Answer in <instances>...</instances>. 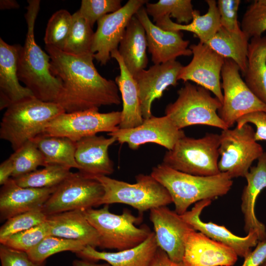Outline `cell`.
I'll return each instance as SVG.
<instances>
[{"label": "cell", "instance_id": "52a82bcc", "mask_svg": "<svg viewBox=\"0 0 266 266\" xmlns=\"http://www.w3.org/2000/svg\"><path fill=\"white\" fill-rule=\"evenodd\" d=\"M89 223L100 236V247L122 251L133 248L143 242L152 232L146 225L140 228L135 225L140 217L124 209L122 214L111 213L109 205L100 209L93 208L84 211Z\"/></svg>", "mask_w": 266, "mask_h": 266}, {"label": "cell", "instance_id": "7a4b0ae2", "mask_svg": "<svg viewBox=\"0 0 266 266\" xmlns=\"http://www.w3.org/2000/svg\"><path fill=\"white\" fill-rule=\"evenodd\" d=\"M25 17L27 33L23 46L20 48L17 64L19 81L34 97L47 102H57L62 89V82L50 71V57L36 43L34 33L39 0H29Z\"/></svg>", "mask_w": 266, "mask_h": 266}, {"label": "cell", "instance_id": "b9f144b4", "mask_svg": "<svg viewBox=\"0 0 266 266\" xmlns=\"http://www.w3.org/2000/svg\"><path fill=\"white\" fill-rule=\"evenodd\" d=\"M122 7L120 0H82L78 10L93 28L101 18Z\"/></svg>", "mask_w": 266, "mask_h": 266}, {"label": "cell", "instance_id": "ee69618b", "mask_svg": "<svg viewBox=\"0 0 266 266\" xmlns=\"http://www.w3.org/2000/svg\"><path fill=\"white\" fill-rule=\"evenodd\" d=\"M1 266H45V262L32 260L26 252L16 250L0 244Z\"/></svg>", "mask_w": 266, "mask_h": 266}, {"label": "cell", "instance_id": "f907efd6", "mask_svg": "<svg viewBox=\"0 0 266 266\" xmlns=\"http://www.w3.org/2000/svg\"><path fill=\"white\" fill-rule=\"evenodd\" d=\"M18 2L15 0H0V10L16 9L19 7Z\"/></svg>", "mask_w": 266, "mask_h": 266}, {"label": "cell", "instance_id": "cb8c5ba5", "mask_svg": "<svg viewBox=\"0 0 266 266\" xmlns=\"http://www.w3.org/2000/svg\"><path fill=\"white\" fill-rule=\"evenodd\" d=\"M247 184L241 195V210L244 218V230L248 234L255 231L259 241L266 240L265 225L257 219L255 211L258 196L266 188V152L258 159L256 166H251L245 175Z\"/></svg>", "mask_w": 266, "mask_h": 266}, {"label": "cell", "instance_id": "484cf974", "mask_svg": "<svg viewBox=\"0 0 266 266\" xmlns=\"http://www.w3.org/2000/svg\"><path fill=\"white\" fill-rule=\"evenodd\" d=\"M158 247L155 233L152 232L146 240L133 248L106 252L97 251L95 248L87 245L76 254L84 259L104 261L111 266H150Z\"/></svg>", "mask_w": 266, "mask_h": 266}, {"label": "cell", "instance_id": "4dcf8cb0", "mask_svg": "<svg viewBox=\"0 0 266 266\" xmlns=\"http://www.w3.org/2000/svg\"><path fill=\"white\" fill-rule=\"evenodd\" d=\"M249 39L241 29L231 32L221 26L213 37L205 44L224 58L234 61L243 75L247 67Z\"/></svg>", "mask_w": 266, "mask_h": 266}, {"label": "cell", "instance_id": "5bb4252c", "mask_svg": "<svg viewBox=\"0 0 266 266\" xmlns=\"http://www.w3.org/2000/svg\"><path fill=\"white\" fill-rule=\"evenodd\" d=\"M193 58L181 69L178 80L194 82L212 93L222 103L223 95L220 81L225 58L207 44L199 42L189 46Z\"/></svg>", "mask_w": 266, "mask_h": 266}, {"label": "cell", "instance_id": "f5cc1de1", "mask_svg": "<svg viewBox=\"0 0 266 266\" xmlns=\"http://www.w3.org/2000/svg\"><path fill=\"white\" fill-rule=\"evenodd\" d=\"M261 266H266V260L263 263Z\"/></svg>", "mask_w": 266, "mask_h": 266}, {"label": "cell", "instance_id": "2e32d148", "mask_svg": "<svg viewBox=\"0 0 266 266\" xmlns=\"http://www.w3.org/2000/svg\"><path fill=\"white\" fill-rule=\"evenodd\" d=\"M150 212V220L154 226L159 247L166 252L172 261L182 262L185 236L194 229L181 215L166 206L152 208Z\"/></svg>", "mask_w": 266, "mask_h": 266}, {"label": "cell", "instance_id": "5b68a950", "mask_svg": "<svg viewBox=\"0 0 266 266\" xmlns=\"http://www.w3.org/2000/svg\"><path fill=\"white\" fill-rule=\"evenodd\" d=\"M102 185L104 195L99 205L124 203L140 213L172 202L167 190L151 175L139 174L136 182L131 184L106 175L93 177Z\"/></svg>", "mask_w": 266, "mask_h": 266}, {"label": "cell", "instance_id": "d6a6232c", "mask_svg": "<svg viewBox=\"0 0 266 266\" xmlns=\"http://www.w3.org/2000/svg\"><path fill=\"white\" fill-rule=\"evenodd\" d=\"M70 33L63 51L73 55L91 53L94 33L92 27L79 10L72 14Z\"/></svg>", "mask_w": 266, "mask_h": 266}, {"label": "cell", "instance_id": "d590c367", "mask_svg": "<svg viewBox=\"0 0 266 266\" xmlns=\"http://www.w3.org/2000/svg\"><path fill=\"white\" fill-rule=\"evenodd\" d=\"M85 246V244L77 240L48 235L27 253L33 261L42 263L56 253L67 251L77 253Z\"/></svg>", "mask_w": 266, "mask_h": 266}, {"label": "cell", "instance_id": "7bdbcfd3", "mask_svg": "<svg viewBox=\"0 0 266 266\" xmlns=\"http://www.w3.org/2000/svg\"><path fill=\"white\" fill-rule=\"evenodd\" d=\"M240 0H218L217 7L221 26L231 32L241 30L237 20V12Z\"/></svg>", "mask_w": 266, "mask_h": 266}, {"label": "cell", "instance_id": "bcb514c9", "mask_svg": "<svg viewBox=\"0 0 266 266\" xmlns=\"http://www.w3.org/2000/svg\"><path fill=\"white\" fill-rule=\"evenodd\" d=\"M266 260V240L259 241L255 249L245 258L240 266H261Z\"/></svg>", "mask_w": 266, "mask_h": 266}, {"label": "cell", "instance_id": "4fadbf2b", "mask_svg": "<svg viewBox=\"0 0 266 266\" xmlns=\"http://www.w3.org/2000/svg\"><path fill=\"white\" fill-rule=\"evenodd\" d=\"M147 2L146 0H129L118 10L98 20L91 52L101 65H106L110 60L111 53L117 49L130 20Z\"/></svg>", "mask_w": 266, "mask_h": 266}, {"label": "cell", "instance_id": "603a6c76", "mask_svg": "<svg viewBox=\"0 0 266 266\" xmlns=\"http://www.w3.org/2000/svg\"><path fill=\"white\" fill-rule=\"evenodd\" d=\"M20 47V45L8 44L0 38V110L22 100L34 97L28 88L19 83L17 64Z\"/></svg>", "mask_w": 266, "mask_h": 266}, {"label": "cell", "instance_id": "ac0fdd59", "mask_svg": "<svg viewBox=\"0 0 266 266\" xmlns=\"http://www.w3.org/2000/svg\"><path fill=\"white\" fill-rule=\"evenodd\" d=\"M183 66L176 61L154 65L143 69L133 77L136 82L142 116H152L151 107L155 99H159L169 86L177 84L178 76Z\"/></svg>", "mask_w": 266, "mask_h": 266}, {"label": "cell", "instance_id": "8d00e7d4", "mask_svg": "<svg viewBox=\"0 0 266 266\" xmlns=\"http://www.w3.org/2000/svg\"><path fill=\"white\" fill-rule=\"evenodd\" d=\"M10 156L14 166L13 178L34 171L39 166H47L43 154L32 140L26 142Z\"/></svg>", "mask_w": 266, "mask_h": 266}, {"label": "cell", "instance_id": "ffe728a7", "mask_svg": "<svg viewBox=\"0 0 266 266\" xmlns=\"http://www.w3.org/2000/svg\"><path fill=\"white\" fill-rule=\"evenodd\" d=\"M211 201L210 200L198 201L191 210L181 215L194 230L227 245L232 248L238 257L244 258L259 241L257 233L251 232L246 236L241 237L234 234L224 226H220L212 222H203L200 218V215L202 210L209 205Z\"/></svg>", "mask_w": 266, "mask_h": 266}, {"label": "cell", "instance_id": "f546056e", "mask_svg": "<svg viewBox=\"0 0 266 266\" xmlns=\"http://www.w3.org/2000/svg\"><path fill=\"white\" fill-rule=\"evenodd\" d=\"M243 76L250 90L266 104V36L250 39Z\"/></svg>", "mask_w": 266, "mask_h": 266}, {"label": "cell", "instance_id": "e0dca14e", "mask_svg": "<svg viewBox=\"0 0 266 266\" xmlns=\"http://www.w3.org/2000/svg\"><path fill=\"white\" fill-rule=\"evenodd\" d=\"M135 16L145 31L147 47L154 65L176 60L179 56L192 55L188 48L189 41L183 38L180 31L164 30L154 24L143 6Z\"/></svg>", "mask_w": 266, "mask_h": 266}, {"label": "cell", "instance_id": "ab89813d", "mask_svg": "<svg viewBox=\"0 0 266 266\" xmlns=\"http://www.w3.org/2000/svg\"><path fill=\"white\" fill-rule=\"evenodd\" d=\"M48 235H49V226L46 221L31 229L11 235L0 244L27 253Z\"/></svg>", "mask_w": 266, "mask_h": 266}, {"label": "cell", "instance_id": "60d3db41", "mask_svg": "<svg viewBox=\"0 0 266 266\" xmlns=\"http://www.w3.org/2000/svg\"><path fill=\"white\" fill-rule=\"evenodd\" d=\"M241 29L250 39L262 36L266 32V6L256 0L250 4L243 16Z\"/></svg>", "mask_w": 266, "mask_h": 266}, {"label": "cell", "instance_id": "8fae6325", "mask_svg": "<svg viewBox=\"0 0 266 266\" xmlns=\"http://www.w3.org/2000/svg\"><path fill=\"white\" fill-rule=\"evenodd\" d=\"M240 71L234 61L225 58L221 71L223 100L218 114L228 128L247 114L256 111L266 112V104L248 88L241 77Z\"/></svg>", "mask_w": 266, "mask_h": 266}, {"label": "cell", "instance_id": "816d5d0a", "mask_svg": "<svg viewBox=\"0 0 266 266\" xmlns=\"http://www.w3.org/2000/svg\"><path fill=\"white\" fill-rule=\"evenodd\" d=\"M256 1L260 4L266 6V0H258Z\"/></svg>", "mask_w": 266, "mask_h": 266}, {"label": "cell", "instance_id": "d6986e66", "mask_svg": "<svg viewBox=\"0 0 266 266\" xmlns=\"http://www.w3.org/2000/svg\"><path fill=\"white\" fill-rule=\"evenodd\" d=\"M237 257L230 247L195 230L185 236L182 260L185 266H233Z\"/></svg>", "mask_w": 266, "mask_h": 266}, {"label": "cell", "instance_id": "7402d4cb", "mask_svg": "<svg viewBox=\"0 0 266 266\" xmlns=\"http://www.w3.org/2000/svg\"><path fill=\"white\" fill-rule=\"evenodd\" d=\"M116 141L113 136L95 135L76 142L75 159L79 171L91 177L113 173L114 164L108 149Z\"/></svg>", "mask_w": 266, "mask_h": 266}, {"label": "cell", "instance_id": "7c38bea8", "mask_svg": "<svg viewBox=\"0 0 266 266\" xmlns=\"http://www.w3.org/2000/svg\"><path fill=\"white\" fill-rule=\"evenodd\" d=\"M121 111L101 113L97 109L63 113L53 119L43 133L66 137L77 142L101 132L108 133L119 128Z\"/></svg>", "mask_w": 266, "mask_h": 266}, {"label": "cell", "instance_id": "4316f807", "mask_svg": "<svg viewBox=\"0 0 266 266\" xmlns=\"http://www.w3.org/2000/svg\"><path fill=\"white\" fill-rule=\"evenodd\" d=\"M111 57L116 60L120 70V75L115 79L123 102L119 128L128 129L137 127L142 124L144 118L136 82L125 66L118 49L111 52Z\"/></svg>", "mask_w": 266, "mask_h": 266}, {"label": "cell", "instance_id": "c3c4849f", "mask_svg": "<svg viewBox=\"0 0 266 266\" xmlns=\"http://www.w3.org/2000/svg\"><path fill=\"white\" fill-rule=\"evenodd\" d=\"M14 170V163L10 156L0 165V184L3 185L11 177Z\"/></svg>", "mask_w": 266, "mask_h": 266}, {"label": "cell", "instance_id": "e575fe53", "mask_svg": "<svg viewBox=\"0 0 266 266\" xmlns=\"http://www.w3.org/2000/svg\"><path fill=\"white\" fill-rule=\"evenodd\" d=\"M145 9L154 22L168 16L179 24H188L193 19L194 9L191 0H160L156 3H146Z\"/></svg>", "mask_w": 266, "mask_h": 266}, {"label": "cell", "instance_id": "f1b7e54d", "mask_svg": "<svg viewBox=\"0 0 266 266\" xmlns=\"http://www.w3.org/2000/svg\"><path fill=\"white\" fill-rule=\"evenodd\" d=\"M207 12L200 15V11L194 9L193 19L188 24H179L173 22L170 17L166 16L156 22V25L166 31L190 32L194 33L200 42L206 43L221 27L220 15L217 2L215 0H206Z\"/></svg>", "mask_w": 266, "mask_h": 266}, {"label": "cell", "instance_id": "1f68e13d", "mask_svg": "<svg viewBox=\"0 0 266 266\" xmlns=\"http://www.w3.org/2000/svg\"><path fill=\"white\" fill-rule=\"evenodd\" d=\"M32 140L43 154L46 165L79 169L75 159L76 142L70 139L41 133Z\"/></svg>", "mask_w": 266, "mask_h": 266}, {"label": "cell", "instance_id": "83f0119b", "mask_svg": "<svg viewBox=\"0 0 266 266\" xmlns=\"http://www.w3.org/2000/svg\"><path fill=\"white\" fill-rule=\"evenodd\" d=\"M147 47L145 31L134 15L127 26L118 49L125 66L133 77L147 66Z\"/></svg>", "mask_w": 266, "mask_h": 266}, {"label": "cell", "instance_id": "f35d334b", "mask_svg": "<svg viewBox=\"0 0 266 266\" xmlns=\"http://www.w3.org/2000/svg\"><path fill=\"white\" fill-rule=\"evenodd\" d=\"M47 216L42 208L21 213L7 220L0 228V243L11 235L45 222Z\"/></svg>", "mask_w": 266, "mask_h": 266}, {"label": "cell", "instance_id": "7dc6e473", "mask_svg": "<svg viewBox=\"0 0 266 266\" xmlns=\"http://www.w3.org/2000/svg\"><path fill=\"white\" fill-rule=\"evenodd\" d=\"M150 266H185V265L182 262L176 263L171 260L166 252L158 247Z\"/></svg>", "mask_w": 266, "mask_h": 266}, {"label": "cell", "instance_id": "9c48e42d", "mask_svg": "<svg viewBox=\"0 0 266 266\" xmlns=\"http://www.w3.org/2000/svg\"><path fill=\"white\" fill-rule=\"evenodd\" d=\"M255 133L249 124L222 131L219 148L220 172L227 173L232 179L245 177L253 162L264 152L255 139Z\"/></svg>", "mask_w": 266, "mask_h": 266}, {"label": "cell", "instance_id": "836d02e7", "mask_svg": "<svg viewBox=\"0 0 266 266\" xmlns=\"http://www.w3.org/2000/svg\"><path fill=\"white\" fill-rule=\"evenodd\" d=\"M70 168L57 164H49L40 169L13 178L21 187L42 188L58 186L71 173Z\"/></svg>", "mask_w": 266, "mask_h": 266}, {"label": "cell", "instance_id": "9a60e30c", "mask_svg": "<svg viewBox=\"0 0 266 266\" xmlns=\"http://www.w3.org/2000/svg\"><path fill=\"white\" fill-rule=\"evenodd\" d=\"M107 134L115 137L121 144L127 143L133 150L151 142L170 150L180 139L185 136L184 131L179 129L166 115L162 117L152 115L144 119L142 124L137 127L128 129L118 128Z\"/></svg>", "mask_w": 266, "mask_h": 266}, {"label": "cell", "instance_id": "8992f818", "mask_svg": "<svg viewBox=\"0 0 266 266\" xmlns=\"http://www.w3.org/2000/svg\"><path fill=\"white\" fill-rule=\"evenodd\" d=\"M178 91L176 100L165 109L167 116L180 130L195 125H207L222 130L229 129L218 115L221 102L211 92L189 82Z\"/></svg>", "mask_w": 266, "mask_h": 266}, {"label": "cell", "instance_id": "6da1fadb", "mask_svg": "<svg viewBox=\"0 0 266 266\" xmlns=\"http://www.w3.org/2000/svg\"><path fill=\"white\" fill-rule=\"evenodd\" d=\"M45 49L50 57V71L62 83L56 102L66 112L97 109L121 103L115 82L102 77L93 63L92 53L68 54L51 46Z\"/></svg>", "mask_w": 266, "mask_h": 266}, {"label": "cell", "instance_id": "44dd1931", "mask_svg": "<svg viewBox=\"0 0 266 266\" xmlns=\"http://www.w3.org/2000/svg\"><path fill=\"white\" fill-rule=\"evenodd\" d=\"M57 187H23L11 177L0 189V221L7 220L18 214L42 208Z\"/></svg>", "mask_w": 266, "mask_h": 266}, {"label": "cell", "instance_id": "30bf717a", "mask_svg": "<svg viewBox=\"0 0 266 266\" xmlns=\"http://www.w3.org/2000/svg\"><path fill=\"white\" fill-rule=\"evenodd\" d=\"M103 195V188L99 181L79 171L71 172L57 186L42 210L47 216L71 210H85L99 206Z\"/></svg>", "mask_w": 266, "mask_h": 266}, {"label": "cell", "instance_id": "f6af8a7d", "mask_svg": "<svg viewBox=\"0 0 266 266\" xmlns=\"http://www.w3.org/2000/svg\"><path fill=\"white\" fill-rule=\"evenodd\" d=\"M236 123L237 127H241L246 124L254 125L256 128V140L266 141V112L256 111L247 114L239 118Z\"/></svg>", "mask_w": 266, "mask_h": 266}, {"label": "cell", "instance_id": "681fc988", "mask_svg": "<svg viewBox=\"0 0 266 266\" xmlns=\"http://www.w3.org/2000/svg\"><path fill=\"white\" fill-rule=\"evenodd\" d=\"M72 266H111L108 263L97 264L94 261L82 259L81 260H74Z\"/></svg>", "mask_w": 266, "mask_h": 266}, {"label": "cell", "instance_id": "74e56055", "mask_svg": "<svg viewBox=\"0 0 266 266\" xmlns=\"http://www.w3.org/2000/svg\"><path fill=\"white\" fill-rule=\"evenodd\" d=\"M72 17L67 10L60 9L49 19L45 30L44 41L45 45L64 50L70 32Z\"/></svg>", "mask_w": 266, "mask_h": 266}, {"label": "cell", "instance_id": "3957f363", "mask_svg": "<svg viewBox=\"0 0 266 266\" xmlns=\"http://www.w3.org/2000/svg\"><path fill=\"white\" fill-rule=\"evenodd\" d=\"M150 175L168 192L175 211L182 215L193 203L213 200L227 194L233 185L226 172L211 176H198L174 169L164 163L153 167Z\"/></svg>", "mask_w": 266, "mask_h": 266}, {"label": "cell", "instance_id": "277c9868", "mask_svg": "<svg viewBox=\"0 0 266 266\" xmlns=\"http://www.w3.org/2000/svg\"><path fill=\"white\" fill-rule=\"evenodd\" d=\"M66 112L58 103L28 98L9 106L0 124V138L8 142L14 151L43 133L56 117Z\"/></svg>", "mask_w": 266, "mask_h": 266}, {"label": "cell", "instance_id": "ba28073f", "mask_svg": "<svg viewBox=\"0 0 266 266\" xmlns=\"http://www.w3.org/2000/svg\"><path fill=\"white\" fill-rule=\"evenodd\" d=\"M220 134L206 133L194 138L186 135L166 152L163 163L178 171L198 176L220 173L218 167Z\"/></svg>", "mask_w": 266, "mask_h": 266}, {"label": "cell", "instance_id": "d4e9b609", "mask_svg": "<svg viewBox=\"0 0 266 266\" xmlns=\"http://www.w3.org/2000/svg\"><path fill=\"white\" fill-rule=\"evenodd\" d=\"M84 211L71 210L47 216L49 235L77 240L95 248L99 247V234Z\"/></svg>", "mask_w": 266, "mask_h": 266}]
</instances>
